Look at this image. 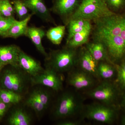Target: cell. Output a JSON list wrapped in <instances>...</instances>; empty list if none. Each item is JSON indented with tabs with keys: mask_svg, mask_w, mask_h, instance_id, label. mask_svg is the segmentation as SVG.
<instances>
[{
	"mask_svg": "<svg viewBox=\"0 0 125 125\" xmlns=\"http://www.w3.org/2000/svg\"><path fill=\"white\" fill-rule=\"evenodd\" d=\"M77 49L65 46L61 49L52 50L45 58L46 68L58 73L71 70L77 65Z\"/></svg>",
	"mask_w": 125,
	"mask_h": 125,
	"instance_id": "cell-1",
	"label": "cell"
},
{
	"mask_svg": "<svg viewBox=\"0 0 125 125\" xmlns=\"http://www.w3.org/2000/svg\"><path fill=\"white\" fill-rule=\"evenodd\" d=\"M81 124V120H69L61 121L57 123L58 125H79Z\"/></svg>",
	"mask_w": 125,
	"mask_h": 125,
	"instance_id": "cell-32",
	"label": "cell"
},
{
	"mask_svg": "<svg viewBox=\"0 0 125 125\" xmlns=\"http://www.w3.org/2000/svg\"><path fill=\"white\" fill-rule=\"evenodd\" d=\"M21 48L17 45L0 46V64L10 65L12 67L20 68L19 64V57Z\"/></svg>",
	"mask_w": 125,
	"mask_h": 125,
	"instance_id": "cell-13",
	"label": "cell"
},
{
	"mask_svg": "<svg viewBox=\"0 0 125 125\" xmlns=\"http://www.w3.org/2000/svg\"><path fill=\"white\" fill-rule=\"evenodd\" d=\"M5 66V65L2 64H0V71H1L2 68Z\"/></svg>",
	"mask_w": 125,
	"mask_h": 125,
	"instance_id": "cell-35",
	"label": "cell"
},
{
	"mask_svg": "<svg viewBox=\"0 0 125 125\" xmlns=\"http://www.w3.org/2000/svg\"><path fill=\"white\" fill-rule=\"evenodd\" d=\"M0 11L2 15L5 18L13 17L14 15L10 13L7 10L4 0H0Z\"/></svg>",
	"mask_w": 125,
	"mask_h": 125,
	"instance_id": "cell-30",
	"label": "cell"
},
{
	"mask_svg": "<svg viewBox=\"0 0 125 125\" xmlns=\"http://www.w3.org/2000/svg\"><path fill=\"white\" fill-rule=\"evenodd\" d=\"M31 80L34 85H44L56 92L62 90L63 88L61 77L58 73L49 68H46L37 75L31 77Z\"/></svg>",
	"mask_w": 125,
	"mask_h": 125,
	"instance_id": "cell-8",
	"label": "cell"
},
{
	"mask_svg": "<svg viewBox=\"0 0 125 125\" xmlns=\"http://www.w3.org/2000/svg\"><path fill=\"white\" fill-rule=\"evenodd\" d=\"M83 98L70 92L62 94L57 101L54 114L58 118H64L81 113L83 107Z\"/></svg>",
	"mask_w": 125,
	"mask_h": 125,
	"instance_id": "cell-3",
	"label": "cell"
},
{
	"mask_svg": "<svg viewBox=\"0 0 125 125\" xmlns=\"http://www.w3.org/2000/svg\"><path fill=\"white\" fill-rule=\"evenodd\" d=\"M28 9L44 22L56 25L51 14V10L47 7L43 0H23Z\"/></svg>",
	"mask_w": 125,
	"mask_h": 125,
	"instance_id": "cell-12",
	"label": "cell"
},
{
	"mask_svg": "<svg viewBox=\"0 0 125 125\" xmlns=\"http://www.w3.org/2000/svg\"><path fill=\"white\" fill-rule=\"evenodd\" d=\"M82 0H54L51 11L59 16L67 25Z\"/></svg>",
	"mask_w": 125,
	"mask_h": 125,
	"instance_id": "cell-9",
	"label": "cell"
},
{
	"mask_svg": "<svg viewBox=\"0 0 125 125\" xmlns=\"http://www.w3.org/2000/svg\"><path fill=\"white\" fill-rule=\"evenodd\" d=\"M46 35V32L42 28L34 26L28 27L25 35L31 40L38 51L45 57V58L48 57V54L46 52L42 41Z\"/></svg>",
	"mask_w": 125,
	"mask_h": 125,
	"instance_id": "cell-16",
	"label": "cell"
},
{
	"mask_svg": "<svg viewBox=\"0 0 125 125\" xmlns=\"http://www.w3.org/2000/svg\"><path fill=\"white\" fill-rule=\"evenodd\" d=\"M19 64L20 67L31 77L36 76L44 70L40 62L27 55L21 49L19 54Z\"/></svg>",
	"mask_w": 125,
	"mask_h": 125,
	"instance_id": "cell-14",
	"label": "cell"
},
{
	"mask_svg": "<svg viewBox=\"0 0 125 125\" xmlns=\"http://www.w3.org/2000/svg\"><path fill=\"white\" fill-rule=\"evenodd\" d=\"M115 65L106 62H98L97 72L100 79L110 80L114 78L117 73Z\"/></svg>",
	"mask_w": 125,
	"mask_h": 125,
	"instance_id": "cell-20",
	"label": "cell"
},
{
	"mask_svg": "<svg viewBox=\"0 0 125 125\" xmlns=\"http://www.w3.org/2000/svg\"><path fill=\"white\" fill-rule=\"evenodd\" d=\"M94 78L90 74L79 69L71 72L67 82L70 85L78 90H89L94 87Z\"/></svg>",
	"mask_w": 125,
	"mask_h": 125,
	"instance_id": "cell-10",
	"label": "cell"
},
{
	"mask_svg": "<svg viewBox=\"0 0 125 125\" xmlns=\"http://www.w3.org/2000/svg\"><path fill=\"white\" fill-rule=\"evenodd\" d=\"M92 29V27L74 34L69 41L66 43V46L72 48H78L85 45L89 42Z\"/></svg>",
	"mask_w": 125,
	"mask_h": 125,
	"instance_id": "cell-19",
	"label": "cell"
},
{
	"mask_svg": "<svg viewBox=\"0 0 125 125\" xmlns=\"http://www.w3.org/2000/svg\"><path fill=\"white\" fill-rule=\"evenodd\" d=\"M22 99L20 94L10 90L0 88V101L6 104H16L19 103Z\"/></svg>",
	"mask_w": 125,
	"mask_h": 125,
	"instance_id": "cell-23",
	"label": "cell"
},
{
	"mask_svg": "<svg viewBox=\"0 0 125 125\" xmlns=\"http://www.w3.org/2000/svg\"><path fill=\"white\" fill-rule=\"evenodd\" d=\"M5 18V17H4V16L2 15V14H1L0 11V20L3 19V18Z\"/></svg>",
	"mask_w": 125,
	"mask_h": 125,
	"instance_id": "cell-36",
	"label": "cell"
},
{
	"mask_svg": "<svg viewBox=\"0 0 125 125\" xmlns=\"http://www.w3.org/2000/svg\"><path fill=\"white\" fill-rule=\"evenodd\" d=\"M85 46L98 64L106 62L115 65L110 60L106 48L102 42L93 40L86 43Z\"/></svg>",
	"mask_w": 125,
	"mask_h": 125,
	"instance_id": "cell-15",
	"label": "cell"
},
{
	"mask_svg": "<svg viewBox=\"0 0 125 125\" xmlns=\"http://www.w3.org/2000/svg\"></svg>",
	"mask_w": 125,
	"mask_h": 125,
	"instance_id": "cell-38",
	"label": "cell"
},
{
	"mask_svg": "<svg viewBox=\"0 0 125 125\" xmlns=\"http://www.w3.org/2000/svg\"><path fill=\"white\" fill-rule=\"evenodd\" d=\"M66 25L68 27V34L66 43L69 41L74 34L92 27L91 21L83 19L72 20Z\"/></svg>",
	"mask_w": 125,
	"mask_h": 125,
	"instance_id": "cell-18",
	"label": "cell"
},
{
	"mask_svg": "<svg viewBox=\"0 0 125 125\" xmlns=\"http://www.w3.org/2000/svg\"><path fill=\"white\" fill-rule=\"evenodd\" d=\"M13 4L15 11L20 20H23L30 14L29 13L28 9L23 0H14Z\"/></svg>",
	"mask_w": 125,
	"mask_h": 125,
	"instance_id": "cell-26",
	"label": "cell"
},
{
	"mask_svg": "<svg viewBox=\"0 0 125 125\" xmlns=\"http://www.w3.org/2000/svg\"><path fill=\"white\" fill-rule=\"evenodd\" d=\"M86 93L89 97L99 101L101 103L113 106L117 98L118 91L117 85L110 80H103Z\"/></svg>",
	"mask_w": 125,
	"mask_h": 125,
	"instance_id": "cell-6",
	"label": "cell"
},
{
	"mask_svg": "<svg viewBox=\"0 0 125 125\" xmlns=\"http://www.w3.org/2000/svg\"><path fill=\"white\" fill-rule=\"evenodd\" d=\"M16 21L14 17L4 18L0 20V31L3 34L2 37H4Z\"/></svg>",
	"mask_w": 125,
	"mask_h": 125,
	"instance_id": "cell-28",
	"label": "cell"
},
{
	"mask_svg": "<svg viewBox=\"0 0 125 125\" xmlns=\"http://www.w3.org/2000/svg\"><path fill=\"white\" fill-rule=\"evenodd\" d=\"M79 69L90 74L98 80L100 79L97 72L98 63L85 46L78 51L77 65Z\"/></svg>",
	"mask_w": 125,
	"mask_h": 125,
	"instance_id": "cell-11",
	"label": "cell"
},
{
	"mask_svg": "<svg viewBox=\"0 0 125 125\" xmlns=\"http://www.w3.org/2000/svg\"><path fill=\"white\" fill-rule=\"evenodd\" d=\"M33 15L31 13L23 20H16L3 37L17 38L20 36H25L28 27V23Z\"/></svg>",
	"mask_w": 125,
	"mask_h": 125,
	"instance_id": "cell-17",
	"label": "cell"
},
{
	"mask_svg": "<svg viewBox=\"0 0 125 125\" xmlns=\"http://www.w3.org/2000/svg\"><path fill=\"white\" fill-rule=\"evenodd\" d=\"M115 13L109 10L105 0H82L70 21L76 19L94 21Z\"/></svg>",
	"mask_w": 125,
	"mask_h": 125,
	"instance_id": "cell-2",
	"label": "cell"
},
{
	"mask_svg": "<svg viewBox=\"0 0 125 125\" xmlns=\"http://www.w3.org/2000/svg\"><path fill=\"white\" fill-rule=\"evenodd\" d=\"M117 78L116 83L117 86L122 90H125V58L120 64H115Z\"/></svg>",
	"mask_w": 125,
	"mask_h": 125,
	"instance_id": "cell-24",
	"label": "cell"
},
{
	"mask_svg": "<svg viewBox=\"0 0 125 125\" xmlns=\"http://www.w3.org/2000/svg\"><path fill=\"white\" fill-rule=\"evenodd\" d=\"M121 124L122 125H125V115H123L122 117Z\"/></svg>",
	"mask_w": 125,
	"mask_h": 125,
	"instance_id": "cell-34",
	"label": "cell"
},
{
	"mask_svg": "<svg viewBox=\"0 0 125 125\" xmlns=\"http://www.w3.org/2000/svg\"><path fill=\"white\" fill-rule=\"evenodd\" d=\"M121 105L122 107L125 109V93L124 94L122 97Z\"/></svg>",
	"mask_w": 125,
	"mask_h": 125,
	"instance_id": "cell-33",
	"label": "cell"
},
{
	"mask_svg": "<svg viewBox=\"0 0 125 125\" xmlns=\"http://www.w3.org/2000/svg\"><path fill=\"white\" fill-rule=\"evenodd\" d=\"M8 122L11 125H29L31 123V119L26 112L19 108L12 112Z\"/></svg>",
	"mask_w": 125,
	"mask_h": 125,
	"instance_id": "cell-21",
	"label": "cell"
},
{
	"mask_svg": "<svg viewBox=\"0 0 125 125\" xmlns=\"http://www.w3.org/2000/svg\"><path fill=\"white\" fill-rule=\"evenodd\" d=\"M35 91L39 100L46 109L49 105L50 102L49 94L46 91L42 89L36 90Z\"/></svg>",
	"mask_w": 125,
	"mask_h": 125,
	"instance_id": "cell-29",
	"label": "cell"
},
{
	"mask_svg": "<svg viewBox=\"0 0 125 125\" xmlns=\"http://www.w3.org/2000/svg\"><path fill=\"white\" fill-rule=\"evenodd\" d=\"M65 33V25H58L49 29L46 33L47 38L53 44L59 45Z\"/></svg>",
	"mask_w": 125,
	"mask_h": 125,
	"instance_id": "cell-22",
	"label": "cell"
},
{
	"mask_svg": "<svg viewBox=\"0 0 125 125\" xmlns=\"http://www.w3.org/2000/svg\"><path fill=\"white\" fill-rule=\"evenodd\" d=\"M19 69L5 71L1 79V88L19 94L23 91L26 85V79L24 74Z\"/></svg>",
	"mask_w": 125,
	"mask_h": 125,
	"instance_id": "cell-7",
	"label": "cell"
},
{
	"mask_svg": "<svg viewBox=\"0 0 125 125\" xmlns=\"http://www.w3.org/2000/svg\"><path fill=\"white\" fill-rule=\"evenodd\" d=\"M10 105L0 101V121L2 119L9 108Z\"/></svg>",
	"mask_w": 125,
	"mask_h": 125,
	"instance_id": "cell-31",
	"label": "cell"
},
{
	"mask_svg": "<svg viewBox=\"0 0 125 125\" xmlns=\"http://www.w3.org/2000/svg\"><path fill=\"white\" fill-rule=\"evenodd\" d=\"M98 42L105 46L110 60L114 64L120 62L125 58V16L121 27L115 36Z\"/></svg>",
	"mask_w": 125,
	"mask_h": 125,
	"instance_id": "cell-5",
	"label": "cell"
},
{
	"mask_svg": "<svg viewBox=\"0 0 125 125\" xmlns=\"http://www.w3.org/2000/svg\"><path fill=\"white\" fill-rule=\"evenodd\" d=\"M81 113L83 118L108 124L113 123L117 115L113 106L99 103L84 105Z\"/></svg>",
	"mask_w": 125,
	"mask_h": 125,
	"instance_id": "cell-4",
	"label": "cell"
},
{
	"mask_svg": "<svg viewBox=\"0 0 125 125\" xmlns=\"http://www.w3.org/2000/svg\"><path fill=\"white\" fill-rule=\"evenodd\" d=\"M0 36H3V34L0 31Z\"/></svg>",
	"mask_w": 125,
	"mask_h": 125,
	"instance_id": "cell-37",
	"label": "cell"
},
{
	"mask_svg": "<svg viewBox=\"0 0 125 125\" xmlns=\"http://www.w3.org/2000/svg\"><path fill=\"white\" fill-rule=\"evenodd\" d=\"M27 104L38 113L42 112L46 109L39 100L36 94L35 90L30 94L26 101Z\"/></svg>",
	"mask_w": 125,
	"mask_h": 125,
	"instance_id": "cell-25",
	"label": "cell"
},
{
	"mask_svg": "<svg viewBox=\"0 0 125 125\" xmlns=\"http://www.w3.org/2000/svg\"><path fill=\"white\" fill-rule=\"evenodd\" d=\"M108 7L114 13L122 11L125 9V0H105Z\"/></svg>",
	"mask_w": 125,
	"mask_h": 125,
	"instance_id": "cell-27",
	"label": "cell"
}]
</instances>
